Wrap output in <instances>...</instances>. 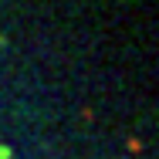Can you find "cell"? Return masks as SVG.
Instances as JSON below:
<instances>
[{
	"mask_svg": "<svg viewBox=\"0 0 159 159\" xmlns=\"http://www.w3.org/2000/svg\"><path fill=\"white\" fill-rule=\"evenodd\" d=\"M0 159H10V149L7 146H0Z\"/></svg>",
	"mask_w": 159,
	"mask_h": 159,
	"instance_id": "obj_1",
	"label": "cell"
}]
</instances>
